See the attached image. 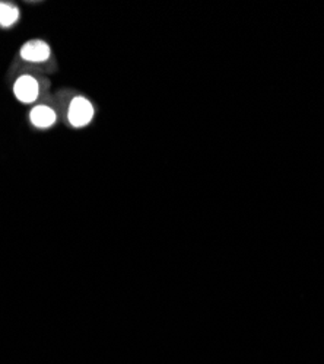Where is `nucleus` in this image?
<instances>
[{
  "label": "nucleus",
  "instance_id": "1",
  "mask_svg": "<svg viewBox=\"0 0 324 364\" xmlns=\"http://www.w3.org/2000/svg\"><path fill=\"white\" fill-rule=\"evenodd\" d=\"M94 118V107L93 104L83 97H76L72 100L69 105L68 119L73 127H85Z\"/></svg>",
  "mask_w": 324,
  "mask_h": 364
},
{
  "label": "nucleus",
  "instance_id": "2",
  "mask_svg": "<svg viewBox=\"0 0 324 364\" xmlns=\"http://www.w3.org/2000/svg\"><path fill=\"white\" fill-rule=\"evenodd\" d=\"M40 92L38 82L33 76H21L15 85H14V94L15 97L23 102V104H31L37 100Z\"/></svg>",
  "mask_w": 324,
  "mask_h": 364
},
{
  "label": "nucleus",
  "instance_id": "3",
  "mask_svg": "<svg viewBox=\"0 0 324 364\" xmlns=\"http://www.w3.org/2000/svg\"><path fill=\"white\" fill-rule=\"evenodd\" d=\"M21 57L31 63H44L50 58V46L41 40H31L22 46Z\"/></svg>",
  "mask_w": 324,
  "mask_h": 364
},
{
  "label": "nucleus",
  "instance_id": "4",
  "mask_svg": "<svg viewBox=\"0 0 324 364\" xmlns=\"http://www.w3.org/2000/svg\"><path fill=\"white\" fill-rule=\"evenodd\" d=\"M29 118H31V123L37 129H48L56 123V112L50 107L46 105H38L36 107L31 114H29Z\"/></svg>",
  "mask_w": 324,
  "mask_h": 364
},
{
  "label": "nucleus",
  "instance_id": "5",
  "mask_svg": "<svg viewBox=\"0 0 324 364\" xmlns=\"http://www.w3.org/2000/svg\"><path fill=\"white\" fill-rule=\"evenodd\" d=\"M19 19V9L14 4L0 2V26L11 28Z\"/></svg>",
  "mask_w": 324,
  "mask_h": 364
}]
</instances>
